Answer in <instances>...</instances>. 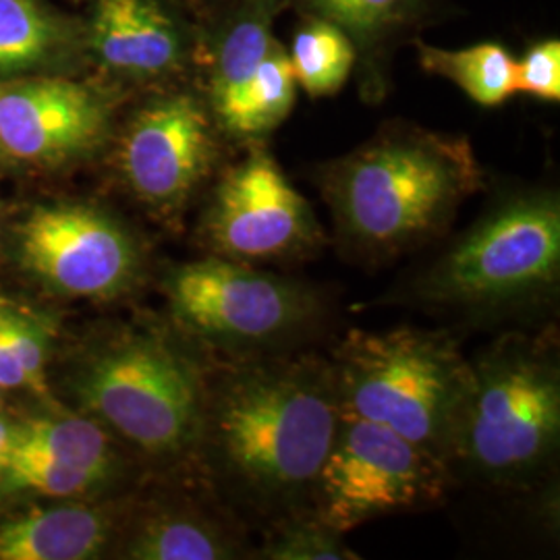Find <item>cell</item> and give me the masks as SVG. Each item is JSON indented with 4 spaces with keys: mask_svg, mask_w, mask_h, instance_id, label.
<instances>
[{
    "mask_svg": "<svg viewBox=\"0 0 560 560\" xmlns=\"http://www.w3.org/2000/svg\"><path fill=\"white\" fill-rule=\"evenodd\" d=\"M4 326L15 355L20 360L27 388L34 393H46V376H44V342L38 330L20 316L4 312Z\"/></svg>",
    "mask_w": 560,
    "mask_h": 560,
    "instance_id": "obj_24",
    "label": "cell"
},
{
    "mask_svg": "<svg viewBox=\"0 0 560 560\" xmlns=\"http://www.w3.org/2000/svg\"><path fill=\"white\" fill-rule=\"evenodd\" d=\"M0 388H27L23 368L7 335L4 310H0Z\"/></svg>",
    "mask_w": 560,
    "mask_h": 560,
    "instance_id": "obj_25",
    "label": "cell"
},
{
    "mask_svg": "<svg viewBox=\"0 0 560 560\" xmlns=\"http://www.w3.org/2000/svg\"><path fill=\"white\" fill-rule=\"evenodd\" d=\"M318 185L340 237L360 254L386 258L442 233L480 191L483 171L465 136L393 120L322 164Z\"/></svg>",
    "mask_w": 560,
    "mask_h": 560,
    "instance_id": "obj_2",
    "label": "cell"
},
{
    "mask_svg": "<svg viewBox=\"0 0 560 560\" xmlns=\"http://www.w3.org/2000/svg\"><path fill=\"white\" fill-rule=\"evenodd\" d=\"M2 474L15 490H32L55 499L88 494L104 483L85 469L40 455H11Z\"/></svg>",
    "mask_w": 560,
    "mask_h": 560,
    "instance_id": "obj_22",
    "label": "cell"
},
{
    "mask_svg": "<svg viewBox=\"0 0 560 560\" xmlns=\"http://www.w3.org/2000/svg\"><path fill=\"white\" fill-rule=\"evenodd\" d=\"M11 455H40L94 474L102 481L113 471V451L98 423L80 416L25 421L15 428Z\"/></svg>",
    "mask_w": 560,
    "mask_h": 560,
    "instance_id": "obj_19",
    "label": "cell"
},
{
    "mask_svg": "<svg viewBox=\"0 0 560 560\" xmlns=\"http://www.w3.org/2000/svg\"><path fill=\"white\" fill-rule=\"evenodd\" d=\"M110 96L90 83L40 75L2 83L0 154L57 164L96 150L110 133Z\"/></svg>",
    "mask_w": 560,
    "mask_h": 560,
    "instance_id": "obj_13",
    "label": "cell"
},
{
    "mask_svg": "<svg viewBox=\"0 0 560 560\" xmlns=\"http://www.w3.org/2000/svg\"><path fill=\"white\" fill-rule=\"evenodd\" d=\"M517 94L541 102L560 101V42H534L517 60Z\"/></svg>",
    "mask_w": 560,
    "mask_h": 560,
    "instance_id": "obj_23",
    "label": "cell"
},
{
    "mask_svg": "<svg viewBox=\"0 0 560 560\" xmlns=\"http://www.w3.org/2000/svg\"><path fill=\"white\" fill-rule=\"evenodd\" d=\"M453 471L439 453L374 421L342 416L322 463L312 509L339 534L441 501Z\"/></svg>",
    "mask_w": 560,
    "mask_h": 560,
    "instance_id": "obj_7",
    "label": "cell"
},
{
    "mask_svg": "<svg viewBox=\"0 0 560 560\" xmlns=\"http://www.w3.org/2000/svg\"><path fill=\"white\" fill-rule=\"evenodd\" d=\"M108 536V515L92 506L30 511L0 525V560L94 559Z\"/></svg>",
    "mask_w": 560,
    "mask_h": 560,
    "instance_id": "obj_15",
    "label": "cell"
},
{
    "mask_svg": "<svg viewBox=\"0 0 560 560\" xmlns=\"http://www.w3.org/2000/svg\"><path fill=\"white\" fill-rule=\"evenodd\" d=\"M237 532L189 513H162L145 521L127 548L138 560H224L241 557Z\"/></svg>",
    "mask_w": 560,
    "mask_h": 560,
    "instance_id": "obj_18",
    "label": "cell"
},
{
    "mask_svg": "<svg viewBox=\"0 0 560 560\" xmlns=\"http://www.w3.org/2000/svg\"><path fill=\"white\" fill-rule=\"evenodd\" d=\"M13 441H15V428H11L4 420H0V474L7 467L11 451H13Z\"/></svg>",
    "mask_w": 560,
    "mask_h": 560,
    "instance_id": "obj_27",
    "label": "cell"
},
{
    "mask_svg": "<svg viewBox=\"0 0 560 560\" xmlns=\"http://www.w3.org/2000/svg\"><path fill=\"white\" fill-rule=\"evenodd\" d=\"M83 44L119 80L161 83L200 69V21L179 0H92Z\"/></svg>",
    "mask_w": 560,
    "mask_h": 560,
    "instance_id": "obj_12",
    "label": "cell"
},
{
    "mask_svg": "<svg viewBox=\"0 0 560 560\" xmlns=\"http://www.w3.org/2000/svg\"><path fill=\"white\" fill-rule=\"evenodd\" d=\"M168 295L183 324L233 349H261L298 337L320 312L300 282L222 256L180 266L168 280Z\"/></svg>",
    "mask_w": 560,
    "mask_h": 560,
    "instance_id": "obj_8",
    "label": "cell"
},
{
    "mask_svg": "<svg viewBox=\"0 0 560 560\" xmlns=\"http://www.w3.org/2000/svg\"><path fill=\"white\" fill-rule=\"evenodd\" d=\"M300 20L340 30L355 48L361 101L381 104L393 85V62L405 44L442 15V0H284Z\"/></svg>",
    "mask_w": 560,
    "mask_h": 560,
    "instance_id": "obj_14",
    "label": "cell"
},
{
    "mask_svg": "<svg viewBox=\"0 0 560 560\" xmlns=\"http://www.w3.org/2000/svg\"><path fill=\"white\" fill-rule=\"evenodd\" d=\"M339 390L328 361H243L203 400L201 430L233 501L280 521L307 511L339 432Z\"/></svg>",
    "mask_w": 560,
    "mask_h": 560,
    "instance_id": "obj_1",
    "label": "cell"
},
{
    "mask_svg": "<svg viewBox=\"0 0 560 560\" xmlns=\"http://www.w3.org/2000/svg\"><path fill=\"white\" fill-rule=\"evenodd\" d=\"M21 256L32 272L62 293L108 298L122 291L138 266L129 233L88 206L34 210L20 229Z\"/></svg>",
    "mask_w": 560,
    "mask_h": 560,
    "instance_id": "obj_11",
    "label": "cell"
},
{
    "mask_svg": "<svg viewBox=\"0 0 560 560\" xmlns=\"http://www.w3.org/2000/svg\"><path fill=\"white\" fill-rule=\"evenodd\" d=\"M409 44L425 73L453 81L483 108L502 106L517 94V59L499 42H480L459 50L428 44L420 36Z\"/></svg>",
    "mask_w": 560,
    "mask_h": 560,
    "instance_id": "obj_17",
    "label": "cell"
},
{
    "mask_svg": "<svg viewBox=\"0 0 560 560\" xmlns=\"http://www.w3.org/2000/svg\"><path fill=\"white\" fill-rule=\"evenodd\" d=\"M330 365L342 416L381 423L444 459L446 434L469 378V360L448 335L351 330Z\"/></svg>",
    "mask_w": 560,
    "mask_h": 560,
    "instance_id": "obj_4",
    "label": "cell"
},
{
    "mask_svg": "<svg viewBox=\"0 0 560 560\" xmlns=\"http://www.w3.org/2000/svg\"><path fill=\"white\" fill-rule=\"evenodd\" d=\"M560 372L552 342L509 335L469 361L444 460L481 480L534 478L557 453Z\"/></svg>",
    "mask_w": 560,
    "mask_h": 560,
    "instance_id": "obj_3",
    "label": "cell"
},
{
    "mask_svg": "<svg viewBox=\"0 0 560 560\" xmlns=\"http://www.w3.org/2000/svg\"><path fill=\"white\" fill-rule=\"evenodd\" d=\"M287 52L298 88L310 98L335 96L355 71L353 44L326 21L300 20Z\"/></svg>",
    "mask_w": 560,
    "mask_h": 560,
    "instance_id": "obj_20",
    "label": "cell"
},
{
    "mask_svg": "<svg viewBox=\"0 0 560 560\" xmlns=\"http://www.w3.org/2000/svg\"><path fill=\"white\" fill-rule=\"evenodd\" d=\"M83 407L143 453H183L200 436L206 388L196 365L154 337H125L90 361Z\"/></svg>",
    "mask_w": 560,
    "mask_h": 560,
    "instance_id": "obj_6",
    "label": "cell"
},
{
    "mask_svg": "<svg viewBox=\"0 0 560 560\" xmlns=\"http://www.w3.org/2000/svg\"><path fill=\"white\" fill-rule=\"evenodd\" d=\"M180 4L200 21V25L214 20L217 15H221L226 7H231L235 0H179Z\"/></svg>",
    "mask_w": 560,
    "mask_h": 560,
    "instance_id": "obj_26",
    "label": "cell"
},
{
    "mask_svg": "<svg viewBox=\"0 0 560 560\" xmlns=\"http://www.w3.org/2000/svg\"><path fill=\"white\" fill-rule=\"evenodd\" d=\"M222 168L206 214V233L222 258L287 260L314 249L322 229L310 201L287 179L261 141Z\"/></svg>",
    "mask_w": 560,
    "mask_h": 560,
    "instance_id": "obj_10",
    "label": "cell"
},
{
    "mask_svg": "<svg viewBox=\"0 0 560 560\" xmlns=\"http://www.w3.org/2000/svg\"><path fill=\"white\" fill-rule=\"evenodd\" d=\"M0 90H2V83H0Z\"/></svg>",
    "mask_w": 560,
    "mask_h": 560,
    "instance_id": "obj_28",
    "label": "cell"
},
{
    "mask_svg": "<svg viewBox=\"0 0 560 560\" xmlns=\"http://www.w3.org/2000/svg\"><path fill=\"white\" fill-rule=\"evenodd\" d=\"M261 559L270 560H351L360 559L342 534L307 513L277 523L272 536L261 548Z\"/></svg>",
    "mask_w": 560,
    "mask_h": 560,
    "instance_id": "obj_21",
    "label": "cell"
},
{
    "mask_svg": "<svg viewBox=\"0 0 560 560\" xmlns=\"http://www.w3.org/2000/svg\"><path fill=\"white\" fill-rule=\"evenodd\" d=\"M560 200L552 189H521L497 201L418 284L421 298L460 312H501L557 287Z\"/></svg>",
    "mask_w": 560,
    "mask_h": 560,
    "instance_id": "obj_5",
    "label": "cell"
},
{
    "mask_svg": "<svg viewBox=\"0 0 560 560\" xmlns=\"http://www.w3.org/2000/svg\"><path fill=\"white\" fill-rule=\"evenodd\" d=\"M226 138L200 85L173 88L140 106L120 133V177L138 200L177 210L210 179Z\"/></svg>",
    "mask_w": 560,
    "mask_h": 560,
    "instance_id": "obj_9",
    "label": "cell"
},
{
    "mask_svg": "<svg viewBox=\"0 0 560 560\" xmlns=\"http://www.w3.org/2000/svg\"><path fill=\"white\" fill-rule=\"evenodd\" d=\"M80 55L83 25L42 0H0V73H30Z\"/></svg>",
    "mask_w": 560,
    "mask_h": 560,
    "instance_id": "obj_16",
    "label": "cell"
}]
</instances>
